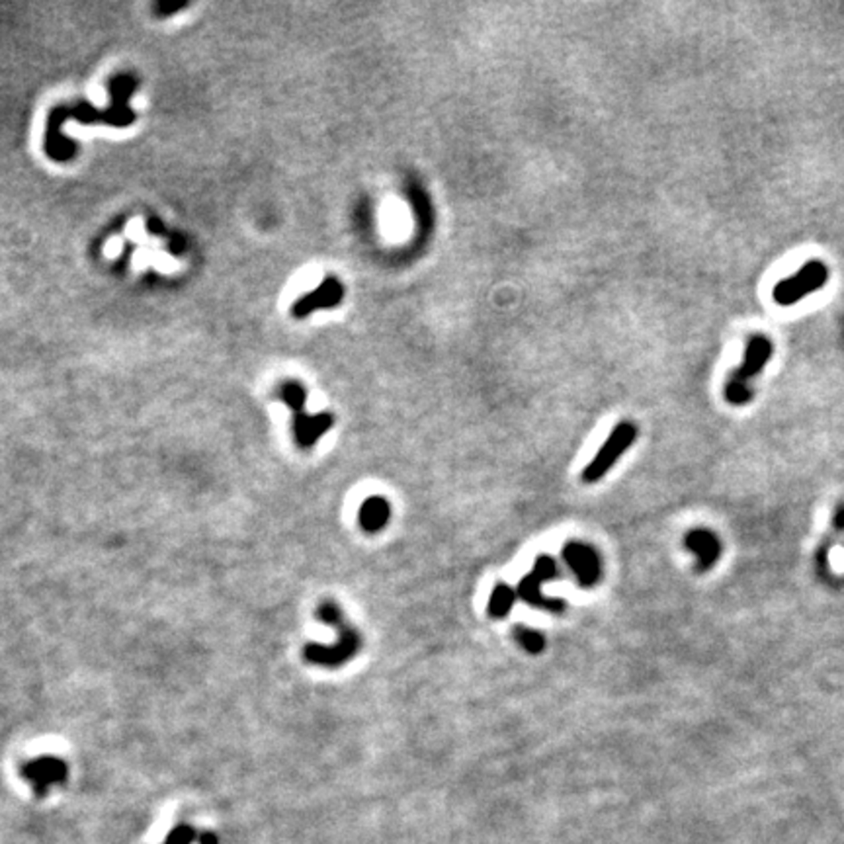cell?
Instances as JSON below:
<instances>
[{
	"mask_svg": "<svg viewBox=\"0 0 844 844\" xmlns=\"http://www.w3.org/2000/svg\"><path fill=\"white\" fill-rule=\"evenodd\" d=\"M282 399L284 403L290 406V409L297 414V413H303V405H305V399H307V393H305V387L301 383H297V382H287L284 383L282 387Z\"/></svg>",
	"mask_w": 844,
	"mask_h": 844,
	"instance_id": "14",
	"label": "cell"
},
{
	"mask_svg": "<svg viewBox=\"0 0 844 844\" xmlns=\"http://www.w3.org/2000/svg\"><path fill=\"white\" fill-rule=\"evenodd\" d=\"M512 638L514 641L520 645L524 651H528L530 655H540L545 649V638L538 631L530 628L526 623H516L512 630Z\"/></svg>",
	"mask_w": 844,
	"mask_h": 844,
	"instance_id": "13",
	"label": "cell"
},
{
	"mask_svg": "<svg viewBox=\"0 0 844 844\" xmlns=\"http://www.w3.org/2000/svg\"><path fill=\"white\" fill-rule=\"evenodd\" d=\"M561 558H563V563L567 565L569 571L573 573L575 581L579 583V587L591 589L594 587V584H599L602 577V559H600V553L594 550L591 543H584V542L565 543L561 550Z\"/></svg>",
	"mask_w": 844,
	"mask_h": 844,
	"instance_id": "5",
	"label": "cell"
},
{
	"mask_svg": "<svg viewBox=\"0 0 844 844\" xmlns=\"http://www.w3.org/2000/svg\"><path fill=\"white\" fill-rule=\"evenodd\" d=\"M638 438V426H635L631 421H622L615 429L610 432L608 438L602 444V448L599 454L594 455L587 468L583 470L581 479L584 483H597L600 481L606 473H608L615 462H618L622 455L631 448V444Z\"/></svg>",
	"mask_w": 844,
	"mask_h": 844,
	"instance_id": "2",
	"label": "cell"
},
{
	"mask_svg": "<svg viewBox=\"0 0 844 844\" xmlns=\"http://www.w3.org/2000/svg\"><path fill=\"white\" fill-rule=\"evenodd\" d=\"M532 575L535 579H538L542 584L543 583H551L559 577V565L558 561H555L553 558H550V555H540L538 559H535L534 563V569H532Z\"/></svg>",
	"mask_w": 844,
	"mask_h": 844,
	"instance_id": "15",
	"label": "cell"
},
{
	"mask_svg": "<svg viewBox=\"0 0 844 844\" xmlns=\"http://www.w3.org/2000/svg\"><path fill=\"white\" fill-rule=\"evenodd\" d=\"M516 594H518V599L522 602L550 614H563L565 608H567V602L565 600L545 597V594L542 592V583L535 579L532 573L524 575V577L520 579L518 587H516Z\"/></svg>",
	"mask_w": 844,
	"mask_h": 844,
	"instance_id": "10",
	"label": "cell"
},
{
	"mask_svg": "<svg viewBox=\"0 0 844 844\" xmlns=\"http://www.w3.org/2000/svg\"><path fill=\"white\" fill-rule=\"evenodd\" d=\"M516 600H518V594H516V589H512L510 584H506V583H499V584H496V587L493 589V592H491V599H489V615H491V618H494V620L506 618V615H509L510 610L514 608Z\"/></svg>",
	"mask_w": 844,
	"mask_h": 844,
	"instance_id": "12",
	"label": "cell"
},
{
	"mask_svg": "<svg viewBox=\"0 0 844 844\" xmlns=\"http://www.w3.org/2000/svg\"><path fill=\"white\" fill-rule=\"evenodd\" d=\"M334 424V416L329 413L305 414L297 413L293 419V436L301 448H311L325 432H329Z\"/></svg>",
	"mask_w": 844,
	"mask_h": 844,
	"instance_id": "9",
	"label": "cell"
},
{
	"mask_svg": "<svg viewBox=\"0 0 844 844\" xmlns=\"http://www.w3.org/2000/svg\"><path fill=\"white\" fill-rule=\"evenodd\" d=\"M835 526L839 530H844V504H840L835 512Z\"/></svg>",
	"mask_w": 844,
	"mask_h": 844,
	"instance_id": "17",
	"label": "cell"
},
{
	"mask_svg": "<svg viewBox=\"0 0 844 844\" xmlns=\"http://www.w3.org/2000/svg\"><path fill=\"white\" fill-rule=\"evenodd\" d=\"M336 631H339V639H336V643L333 645H323V643L305 645V649H303L305 661L317 664V667L334 669L354 659L362 649V635L349 623L341 625Z\"/></svg>",
	"mask_w": 844,
	"mask_h": 844,
	"instance_id": "4",
	"label": "cell"
},
{
	"mask_svg": "<svg viewBox=\"0 0 844 844\" xmlns=\"http://www.w3.org/2000/svg\"><path fill=\"white\" fill-rule=\"evenodd\" d=\"M24 778L34 788L36 796H45L67 780V764L53 757H42L24 767Z\"/></svg>",
	"mask_w": 844,
	"mask_h": 844,
	"instance_id": "6",
	"label": "cell"
},
{
	"mask_svg": "<svg viewBox=\"0 0 844 844\" xmlns=\"http://www.w3.org/2000/svg\"><path fill=\"white\" fill-rule=\"evenodd\" d=\"M344 300V285L339 277L326 276L317 290L305 293L300 301L292 307V313L297 319L311 315L317 309H331Z\"/></svg>",
	"mask_w": 844,
	"mask_h": 844,
	"instance_id": "7",
	"label": "cell"
},
{
	"mask_svg": "<svg viewBox=\"0 0 844 844\" xmlns=\"http://www.w3.org/2000/svg\"><path fill=\"white\" fill-rule=\"evenodd\" d=\"M684 548L696 555V569L700 573L710 571L721 558L723 548L718 534L708 528H694L684 535Z\"/></svg>",
	"mask_w": 844,
	"mask_h": 844,
	"instance_id": "8",
	"label": "cell"
},
{
	"mask_svg": "<svg viewBox=\"0 0 844 844\" xmlns=\"http://www.w3.org/2000/svg\"><path fill=\"white\" fill-rule=\"evenodd\" d=\"M317 618H319L323 623L331 625V628L334 630H339L341 625L346 623L341 606L333 600H325L319 604V608H317Z\"/></svg>",
	"mask_w": 844,
	"mask_h": 844,
	"instance_id": "16",
	"label": "cell"
},
{
	"mask_svg": "<svg viewBox=\"0 0 844 844\" xmlns=\"http://www.w3.org/2000/svg\"><path fill=\"white\" fill-rule=\"evenodd\" d=\"M829 280V268L821 261H809L803 264L800 272L790 277H784L772 290L774 301L778 305H793L801 301L803 297L813 292H819Z\"/></svg>",
	"mask_w": 844,
	"mask_h": 844,
	"instance_id": "3",
	"label": "cell"
},
{
	"mask_svg": "<svg viewBox=\"0 0 844 844\" xmlns=\"http://www.w3.org/2000/svg\"><path fill=\"white\" fill-rule=\"evenodd\" d=\"M391 504L385 496H367L358 510V524L366 534L382 532L391 520Z\"/></svg>",
	"mask_w": 844,
	"mask_h": 844,
	"instance_id": "11",
	"label": "cell"
},
{
	"mask_svg": "<svg viewBox=\"0 0 844 844\" xmlns=\"http://www.w3.org/2000/svg\"><path fill=\"white\" fill-rule=\"evenodd\" d=\"M774 346L768 336L764 334H754L747 341V349H744V358L743 364L735 370L727 383H725V399L727 403L741 406L744 403H749L752 399V382L757 377L762 367L768 364L772 358Z\"/></svg>",
	"mask_w": 844,
	"mask_h": 844,
	"instance_id": "1",
	"label": "cell"
}]
</instances>
